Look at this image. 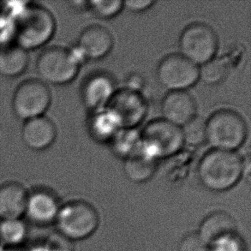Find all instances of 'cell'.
I'll list each match as a JSON object with an SVG mask.
<instances>
[{
	"label": "cell",
	"mask_w": 251,
	"mask_h": 251,
	"mask_svg": "<svg viewBox=\"0 0 251 251\" xmlns=\"http://www.w3.org/2000/svg\"><path fill=\"white\" fill-rule=\"evenodd\" d=\"M245 160L234 151L212 150L197 167L201 183L207 190L222 192L234 187L244 175Z\"/></svg>",
	"instance_id": "6da1fadb"
},
{
	"label": "cell",
	"mask_w": 251,
	"mask_h": 251,
	"mask_svg": "<svg viewBox=\"0 0 251 251\" xmlns=\"http://www.w3.org/2000/svg\"><path fill=\"white\" fill-rule=\"evenodd\" d=\"M56 32V20L46 7L30 3L21 12L15 26L17 46L25 51H34L51 41Z\"/></svg>",
	"instance_id": "7a4b0ae2"
},
{
	"label": "cell",
	"mask_w": 251,
	"mask_h": 251,
	"mask_svg": "<svg viewBox=\"0 0 251 251\" xmlns=\"http://www.w3.org/2000/svg\"><path fill=\"white\" fill-rule=\"evenodd\" d=\"M247 130L241 116L232 110L222 109L206 121V143L213 150L236 152L245 143Z\"/></svg>",
	"instance_id": "3957f363"
},
{
	"label": "cell",
	"mask_w": 251,
	"mask_h": 251,
	"mask_svg": "<svg viewBox=\"0 0 251 251\" xmlns=\"http://www.w3.org/2000/svg\"><path fill=\"white\" fill-rule=\"evenodd\" d=\"M183 145L181 128L165 119L152 120L141 130L140 152L155 161L175 155Z\"/></svg>",
	"instance_id": "277c9868"
},
{
	"label": "cell",
	"mask_w": 251,
	"mask_h": 251,
	"mask_svg": "<svg viewBox=\"0 0 251 251\" xmlns=\"http://www.w3.org/2000/svg\"><path fill=\"white\" fill-rule=\"evenodd\" d=\"M55 222L58 232L72 241L91 236L98 227L99 215L92 205L74 201L61 206Z\"/></svg>",
	"instance_id": "5b68a950"
},
{
	"label": "cell",
	"mask_w": 251,
	"mask_h": 251,
	"mask_svg": "<svg viewBox=\"0 0 251 251\" xmlns=\"http://www.w3.org/2000/svg\"><path fill=\"white\" fill-rule=\"evenodd\" d=\"M81 65L69 49L52 47L41 52L36 60V72L45 84L65 85L78 74Z\"/></svg>",
	"instance_id": "8992f818"
},
{
	"label": "cell",
	"mask_w": 251,
	"mask_h": 251,
	"mask_svg": "<svg viewBox=\"0 0 251 251\" xmlns=\"http://www.w3.org/2000/svg\"><path fill=\"white\" fill-rule=\"evenodd\" d=\"M51 102L49 88L40 79H27L18 85L12 98V109L23 121L45 116Z\"/></svg>",
	"instance_id": "52a82bcc"
},
{
	"label": "cell",
	"mask_w": 251,
	"mask_h": 251,
	"mask_svg": "<svg viewBox=\"0 0 251 251\" xmlns=\"http://www.w3.org/2000/svg\"><path fill=\"white\" fill-rule=\"evenodd\" d=\"M179 49L182 56L200 67L215 56L218 49L216 33L207 24H190L180 35Z\"/></svg>",
	"instance_id": "ba28073f"
},
{
	"label": "cell",
	"mask_w": 251,
	"mask_h": 251,
	"mask_svg": "<svg viewBox=\"0 0 251 251\" xmlns=\"http://www.w3.org/2000/svg\"><path fill=\"white\" fill-rule=\"evenodd\" d=\"M157 78L169 92L186 91L199 80V66L181 54L168 55L160 62Z\"/></svg>",
	"instance_id": "9c48e42d"
},
{
	"label": "cell",
	"mask_w": 251,
	"mask_h": 251,
	"mask_svg": "<svg viewBox=\"0 0 251 251\" xmlns=\"http://www.w3.org/2000/svg\"><path fill=\"white\" fill-rule=\"evenodd\" d=\"M105 109L112 113L121 129H135L146 117L148 103L142 93L124 88L115 92Z\"/></svg>",
	"instance_id": "30bf717a"
},
{
	"label": "cell",
	"mask_w": 251,
	"mask_h": 251,
	"mask_svg": "<svg viewBox=\"0 0 251 251\" xmlns=\"http://www.w3.org/2000/svg\"><path fill=\"white\" fill-rule=\"evenodd\" d=\"M117 91L115 81L105 72L89 75L82 86L81 95L83 104L92 112L105 108Z\"/></svg>",
	"instance_id": "8fae6325"
},
{
	"label": "cell",
	"mask_w": 251,
	"mask_h": 251,
	"mask_svg": "<svg viewBox=\"0 0 251 251\" xmlns=\"http://www.w3.org/2000/svg\"><path fill=\"white\" fill-rule=\"evenodd\" d=\"M60 207L58 197L53 192L39 189L28 193L25 214L34 224L46 226L56 221Z\"/></svg>",
	"instance_id": "7c38bea8"
},
{
	"label": "cell",
	"mask_w": 251,
	"mask_h": 251,
	"mask_svg": "<svg viewBox=\"0 0 251 251\" xmlns=\"http://www.w3.org/2000/svg\"><path fill=\"white\" fill-rule=\"evenodd\" d=\"M162 119L182 128L196 117L197 105L193 97L186 91H172L161 102Z\"/></svg>",
	"instance_id": "4fadbf2b"
},
{
	"label": "cell",
	"mask_w": 251,
	"mask_h": 251,
	"mask_svg": "<svg viewBox=\"0 0 251 251\" xmlns=\"http://www.w3.org/2000/svg\"><path fill=\"white\" fill-rule=\"evenodd\" d=\"M57 128L54 123L46 116L25 121L22 129L24 144L33 151H43L54 143Z\"/></svg>",
	"instance_id": "5bb4252c"
},
{
	"label": "cell",
	"mask_w": 251,
	"mask_h": 251,
	"mask_svg": "<svg viewBox=\"0 0 251 251\" xmlns=\"http://www.w3.org/2000/svg\"><path fill=\"white\" fill-rule=\"evenodd\" d=\"M87 59L98 60L110 53L113 47L112 34L105 27L93 25L86 27L76 43Z\"/></svg>",
	"instance_id": "9a60e30c"
},
{
	"label": "cell",
	"mask_w": 251,
	"mask_h": 251,
	"mask_svg": "<svg viewBox=\"0 0 251 251\" xmlns=\"http://www.w3.org/2000/svg\"><path fill=\"white\" fill-rule=\"evenodd\" d=\"M27 190L17 182H9L0 186V219L17 220L25 214Z\"/></svg>",
	"instance_id": "2e32d148"
},
{
	"label": "cell",
	"mask_w": 251,
	"mask_h": 251,
	"mask_svg": "<svg viewBox=\"0 0 251 251\" xmlns=\"http://www.w3.org/2000/svg\"><path fill=\"white\" fill-rule=\"evenodd\" d=\"M237 231V225L226 212H214L204 219L197 232L206 245H209L226 235Z\"/></svg>",
	"instance_id": "e0dca14e"
},
{
	"label": "cell",
	"mask_w": 251,
	"mask_h": 251,
	"mask_svg": "<svg viewBox=\"0 0 251 251\" xmlns=\"http://www.w3.org/2000/svg\"><path fill=\"white\" fill-rule=\"evenodd\" d=\"M29 64L28 51L17 44L0 47V75L17 77L26 72Z\"/></svg>",
	"instance_id": "ac0fdd59"
},
{
	"label": "cell",
	"mask_w": 251,
	"mask_h": 251,
	"mask_svg": "<svg viewBox=\"0 0 251 251\" xmlns=\"http://www.w3.org/2000/svg\"><path fill=\"white\" fill-rule=\"evenodd\" d=\"M120 129L115 118L107 109L93 112L88 120L89 133L99 143H110Z\"/></svg>",
	"instance_id": "d6986e66"
},
{
	"label": "cell",
	"mask_w": 251,
	"mask_h": 251,
	"mask_svg": "<svg viewBox=\"0 0 251 251\" xmlns=\"http://www.w3.org/2000/svg\"><path fill=\"white\" fill-rule=\"evenodd\" d=\"M157 161L141 152L125 160L124 173L128 179L134 183H144L150 180L156 172Z\"/></svg>",
	"instance_id": "ffe728a7"
},
{
	"label": "cell",
	"mask_w": 251,
	"mask_h": 251,
	"mask_svg": "<svg viewBox=\"0 0 251 251\" xmlns=\"http://www.w3.org/2000/svg\"><path fill=\"white\" fill-rule=\"evenodd\" d=\"M110 145L117 156L126 160L138 153L141 147V130L120 129L111 140Z\"/></svg>",
	"instance_id": "44dd1931"
},
{
	"label": "cell",
	"mask_w": 251,
	"mask_h": 251,
	"mask_svg": "<svg viewBox=\"0 0 251 251\" xmlns=\"http://www.w3.org/2000/svg\"><path fill=\"white\" fill-rule=\"evenodd\" d=\"M27 234V226L21 219L0 221V244L3 247L16 248L23 245Z\"/></svg>",
	"instance_id": "7402d4cb"
},
{
	"label": "cell",
	"mask_w": 251,
	"mask_h": 251,
	"mask_svg": "<svg viewBox=\"0 0 251 251\" xmlns=\"http://www.w3.org/2000/svg\"><path fill=\"white\" fill-rule=\"evenodd\" d=\"M228 72L227 63L223 58H214L199 67V80L205 84H219L227 76Z\"/></svg>",
	"instance_id": "603a6c76"
},
{
	"label": "cell",
	"mask_w": 251,
	"mask_h": 251,
	"mask_svg": "<svg viewBox=\"0 0 251 251\" xmlns=\"http://www.w3.org/2000/svg\"><path fill=\"white\" fill-rule=\"evenodd\" d=\"M184 144L190 146H200L206 143V121L196 116L181 128Z\"/></svg>",
	"instance_id": "cb8c5ba5"
},
{
	"label": "cell",
	"mask_w": 251,
	"mask_h": 251,
	"mask_svg": "<svg viewBox=\"0 0 251 251\" xmlns=\"http://www.w3.org/2000/svg\"><path fill=\"white\" fill-rule=\"evenodd\" d=\"M89 9L97 17L103 19H111L120 13L124 9V1L121 0H91Z\"/></svg>",
	"instance_id": "d4e9b609"
},
{
	"label": "cell",
	"mask_w": 251,
	"mask_h": 251,
	"mask_svg": "<svg viewBox=\"0 0 251 251\" xmlns=\"http://www.w3.org/2000/svg\"><path fill=\"white\" fill-rule=\"evenodd\" d=\"M209 251H245V244L238 232L226 235L212 243Z\"/></svg>",
	"instance_id": "484cf974"
},
{
	"label": "cell",
	"mask_w": 251,
	"mask_h": 251,
	"mask_svg": "<svg viewBox=\"0 0 251 251\" xmlns=\"http://www.w3.org/2000/svg\"><path fill=\"white\" fill-rule=\"evenodd\" d=\"M178 251H208V246L198 233H190L182 239Z\"/></svg>",
	"instance_id": "4316f807"
},
{
	"label": "cell",
	"mask_w": 251,
	"mask_h": 251,
	"mask_svg": "<svg viewBox=\"0 0 251 251\" xmlns=\"http://www.w3.org/2000/svg\"><path fill=\"white\" fill-rule=\"evenodd\" d=\"M45 245L49 251H73L72 240L59 232L51 235Z\"/></svg>",
	"instance_id": "83f0119b"
},
{
	"label": "cell",
	"mask_w": 251,
	"mask_h": 251,
	"mask_svg": "<svg viewBox=\"0 0 251 251\" xmlns=\"http://www.w3.org/2000/svg\"><path fill=\"white\" fill-rule=\"evenodd\" d=\"M155 3L153 0H127L124 1V8L134 13H140L149 10Z\"/></svg>",
	"instance_id": "f1b7e54d"
},
{
	"label": "cell",
	"mask_w": 251,
	"mask_h": 251,
	"mask_svg": "<svg viewBox=\"0 0 251 251\" xmlns=\"http://www.w3.org/2000/svg\"><path fill=\"white\" fill-rule=\"evenodd\" d=\"M145 79L139 73L129 74L126 81V88L131 91L141 93L145 86Z\"/></svg>",
	"instance_id": "f546056e"
},
{
	"label": "cell",
	"mask_w": 251,
	"mask_h": 251,
	"mask_svg": "<svg viewBox=\"0 0 251 251\" xmlns=\"http://www.w3.org/2000/svg\"><path fill=\"white\" fill-rule=\"evenodd\" d=\"M72 6L75 9L79 10H86L87 8H89V1H83V0H79V1H72L70 2Z\"/></svg>",
	"instance_id": "4dcf8cb0"
},
{
	"label": "cell",
	"mask_w": 251,
	"mask_h": 251,
	"mask_svg": "<svg viewBox=\"0 0 251 251\" xmlns=\"http://www.w3.org/2000/svg\"><path fill=\"white\" fill-rule=\"evenodd\" d=\"M49 251L47 248V246L45 245V244L43 245H34V246H32L31 248L27 249L26 251Z\"/></svg>",
	"instance_id": "1f68e13d"
}]
</instances>
